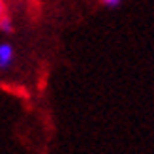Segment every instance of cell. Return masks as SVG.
Instances as JSON below:
<instances>
[{"label": "cell", "mask_w": 154, "mask_h": 154, "mask_svg": "<svg viewBox=\"0 0 154 154\" xmlns=\"http://www.w3.org/2000/svg\"><path fill=\"white\" fill-rule=\"evenodd\" d=\"M0 28H2V30H6V32H8V30L11 28V26H10V21H8V19H2V21H0Z\"/></svg>", "instance_id": "2"}, {"label": "cell", "mask_w": 154, "mask_h": 154, "mask_svg": "<svg viewBox=\"0 0 154 154\" xmlns=\"http://www.w3.org/2000/svg\"><path fill=\"white\" fill-rule=\"evenodd\" d=\"M0 15H2V2H0Z\"/></svg>", "instance_id": "4"}, {"label": "cell", "mask_w": 154, "mask_h": 154, "mask_svg": "<svg viewBox=\"0 0 154 154\" xmlns=\"http://www.w3.org/2000/svg\"><path fill=\"white\" fill-rule=\"evenodd\" d=\"M103 2H105V4H109V6H115V4L119 2V0H103Z\"/></svg>", "instance_id": "3"}, {"label": "cell", "mask_w": 154, "mask_h": 154, "mask_svg": "<svg viewBox=\"0 0 154 154\" xmlns=\"http://www.w3.org/2000/svg\"><path fill=\"white\" fill-rule=\"evenodd\" d=\"M11 58H13V51L10 45H0V68H6V66H10L11 62Z\"/></svg>", "instance_id": "1"}]
</instances>
